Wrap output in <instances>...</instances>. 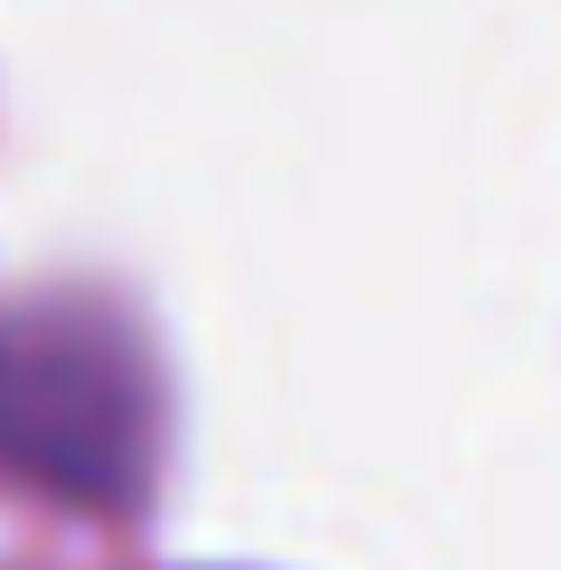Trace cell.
Segmentation results:
<instances>
[{
    "label": "cell",
    "instance_id": "1",
    "mask_svg": "<svg viewBox=\"0 0 561 570\" xmlns=\"http://www.w3.org/2000/svg\"><path fill=\"white\" fill-rule=\"evenodd\" d=\"M159 402L150 337L104 299L47 291L0 308V478L76 514H131L159 487Z\"/></svg>",
    "mask_w": 561,
    "mask_h": 570
}]
</instances>
